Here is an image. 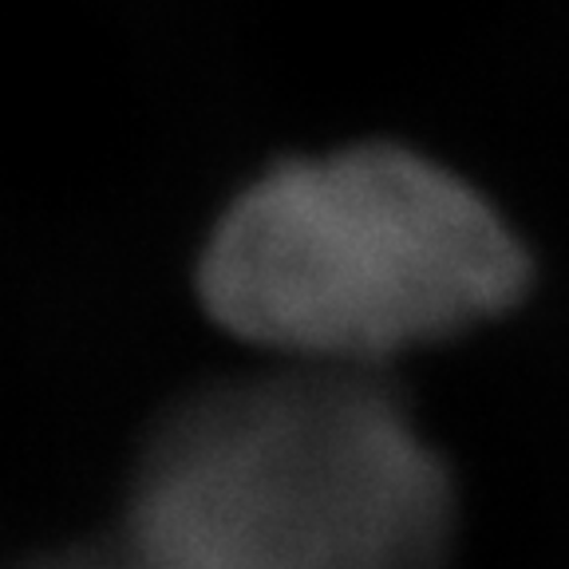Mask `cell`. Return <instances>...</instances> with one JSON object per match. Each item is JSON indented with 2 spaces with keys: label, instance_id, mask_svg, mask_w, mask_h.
Wrapping results in <instances>:
<instances>
[{
  "label": "cell",
  "instance_id": "cell-1",
  "mask_svg": "<svg viewBox=\"0 0 569 569\" xmlns=\"http://www.w3.org/2000/svg\"><path fill=\"white\" fill-rule=\"evenodd\" d=\"M455 487L376 372L210 383L134 462L119 569H447Z\"/></svg>",
  "mask_w": 569,
  "mask_h": 569
},
{
  "label": "cell",
  "instance_id": "cell-3",
  "mask_svg": "<svg viewBox=\"0 0 569 569\" xmlns=\"http://www.w3.org/2000/svg\"><path fill=\"white\" fill-rule=\"evenodd\" d=\"M20 569H119L111 546H71V550H56L44 558H32Z\"/></svg>",
  "mask_w": 569,
  "mask_h": 569
},
{
  "label": "cell",
  "instance_id": "cell-2",
  "mask_svg": "<svg viewBox=\"0 0 569 569\" xmlns=\"http://www.w3.org/2000/svg\"><path fill=\"white\" fill-rule=\"evenodd\" d=\"M210 317L277 365L376 372L510 309L526 253L462 178L368 142L258 178L198 266Z\"/></svg>",
  "mask_w": 569,
  "mask_h": 569
}]
</instances>
